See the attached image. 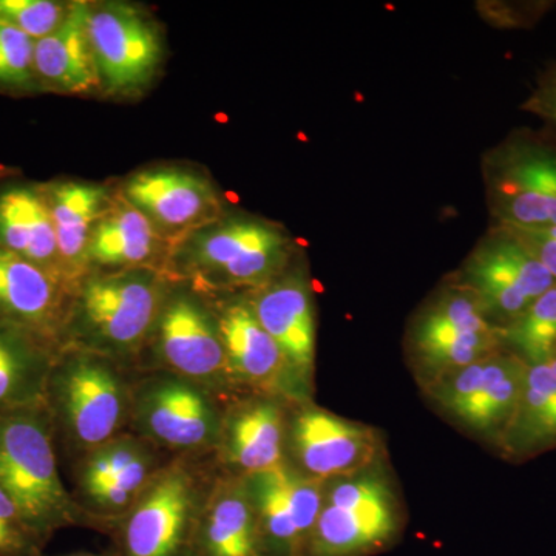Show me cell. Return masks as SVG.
<instances>
[{
  "label": "cell",
  "instance_id": "5",
  "mask_svg": "<svg viewBox=\"0 0 556 556\" xmlns=\"http://www.w3.org/2000/svg\"><path fill=\"white\" fill-rule=\"evenodd\" d=\"M214 456L174 457L109 535L113 556H193L197 527L212 482Z\"/></svg>",
  "mask_w": 556,
  "mask_h": 556
},
{
  "label": "cell",
  "instance_id": "28",
  "mask_svg": "<svg viewBox=\"0 0 556 556\" xmlns=\"http://www.w3.org/2000/svg\"><path fill=\"white\" fill-rule=\"evenodd\" d=\"M58 350L30 332L0 324V417L43 402Z\"/></svg>",
  "mask_w": 556,
  "mask_h": 556
},
{
  "label": "cell",
  "instance_id": "19",
  "mask_svg": "<svg viewBox=\"0 0 556 556\" xmlns=\"http://www.w3.org/2000/svg\"><path fill=\"white\" fill-rule=\"evenodd\" d=\"M118 193L174 247L226 214L225 201L214 182L186 167L139 170L123 182Z\"/></svg>",
  "mask_w": 556,
  "mask_h": 556
},
{
  "label": "cell",
  "instance_id": "9",
  "mask_svg": "<svg viewBox=\"0 0 556 556\" xmlns=\"http://www.w3.org/2000/svg\"><path fill=\"white\" fill-rule=\"evenodd\" d=\"M501 350L503 336L489 324L475 295L445 278L413 314L405 334L420 387Z\"/></svg>",
  "mask_w": 556,
  "mask_h": 556
},
{
  "label": "cell",
  "instance_id": "12",
  "mask_svg": "<svg viewBox=\"0 0 556 556\" xmlns=\"http://www.w3.org/2000/svg\"><path fill=\"white\" fill-rule=\"evenodd\" d=\"M526 369L521 357L501 350L439 376L422 391L445 419L497 452L517 412Z\"/></svg>",
  "mask_w": 556,
  "mask_h": 556
},
{
  "label": "cell",
  "instance_id": "36",
  "mask_svg": "<svg viewBox=\"0 0 556 556\" xmlns=\"http://www.w3.org/2000/svg\"><path fill=\"white\" fill-rule=\"evenodd\" d=\"M62 556H113L112 552L110 554H68V555H62Z\"/></svg>",
  "mask_w": 556,
  "mask_h": 556
},
{
  "label": "cell",
  "instance_id": "34",
  "mask_svg": "<svg viewBox=\"0 0 556 556\" xmlns=\"http://www.w3.org/2000/svg\"><path fill=\"white\" fill-rule=\"evenodd\" d=\"M521 110L543 121L556 137V60L538 73L535 86L522 101Z\"/></svg>",
  "mask_w": 556,
  "mask_h": 556
},
{
  "label": "cell",
  "instance_id": "16",
  "mask_svg": "<svg viewBox=\"0 0 556 556\" xmlns=\"http://www.w3.org/2000/svg\"><path fill=\"white\" fill-rule=\"evenodd\" d=\"M241 479L254 510L262 556H308L325 481L305 477L288 463Z\"/></svg>",
  "mask_w": 556,
  "mask_h": 556
},
{
  "label": "cell",
  "instance_id": "21",
  "mask_svg": "<svg viewBox=\"0 0 556 556\" xmlns=\"http://www.w3.org/2000/svg\"><path fill=\"white\" fill-rule=\"evenodd\" d=\"M72 292L38 268L0 248V324L61 348Z\"/></svg>",
  "mask_w": 556,
  "mask_h": 556
},
{
  "label": "cell",
  "instance_id": "7",
  "mask_svg": "<svg viewBox=\"0 0 556 556\" xmlns=\"http://www.w3.org/2000/svg\"><path fill=\"white\" fill-rule=\"evenodd\" d=\"M405 515L382 463L325 481L308 556H371L393 546Z\"/></svg>",
  "mask_w": 556,
  "mask_h": 556
},
{
  "label": "cell",
  "instance_id": "10",
  "mask_svg": "<svg viewBox=\"0 0 556 556\" xmlns=\"http://www.w3.org/2000/svg\"><path fill=\"white\" fill-rule=\"evenodd\" d=\"M137 371H167L206 387L229 401L233 394L215 311L206 295L170 281L159 321Z\"/></svg>",
  "mask_w": 556,
  "mask_h": 556
},
{
  "label": "cell",
  "instance_id": "15",
  "mask_svg": "<svg viewBox=\"0 0 556 556\" xmlns=\"http://www.w3.org/2000/svg\"><path fill=\"white\" fill-rule=\"evenodd\" d=\"M87 25L104 93H139L156 78L164 43L148 13L124 3H89Z\"/></svg>",
  "mask_w": 556,
  "mask_h": 556
},
{
  "label": "cell",
  "instance_id": "22",
  "mask_svg": "<svg viewBox=\"0 0 556 556\" xmlns=\"http://www.w3.org/2000/svg\"><path fill=\"white\" fill-rule=\"evenodd\" d=\"M172 249L174 243L116 193L113 206L91 230L87 268L89 273L153 269L166 274Z\"/></svg>",
  "mask_w": 556,
  "mask_h": 556
},
{
  "label": "cell",
  "instance_id": "26",
  "mask_svg": "<svg viewBox=\"0 0 556 556\" xmlns=\"http://www.w3.org/2000/svg\"><path fill=\"white\" fill-rule=\"evenodd\" d=\"M193 556H262L243 479L218 470L201 508Z\"/></svg>",
  "mask_w": 556,
  "mask_h": 556
},
{
  "label": "cell",
  "instance_id": "14",
  "mask_svg": "<svg viewBox=\"0 0 556 556\" xmlns=\"http://www.w3.org/2000/svg\"><path fill=\"white\" fill-rule=\"evenodd\" d=\"M285 456L299 473L328 481L382 463L383 441L375 427L336 415L314 401L291 402Z\"/></svg>",
  "mask_w": 556,
  "mask_h": 556
},
{
  "label": "cell",
  "instance_id": "4",
  "mask_svg": "<svg viewBox=\"0 0 556 556\" xmlns=\"http://www.w3.org/2000/svg\"><path fill=\"white\" fill-rule=\"evenodd\" d=\"M0 486L47 544L58 530L86 526L58 470V445L46 404L0 417Z\"/></svg>",
  "mask_w": 556,
  "mask_h": 556
},
{
  "label": "cell",
  "instance_id": "29",
  "mask_svg": "<svg viewBox=\"0 0 556 556\" xmlns=\"http://www.w3.org/2000/svg\"><path fill=\"white\" fill-rule=\"evenodd\" d=\"M504 350L526 364L556 356V285L544 292L510 327L501 331Z\"/></svg>",
  "mask_w": 556,
  "mask_h": 556
},
{
  "label": "cell",
  "instance_id": "23",
  "mask_svg": "<svg viewBox=\"0 0 556 556\" xmlns=\"http://www.w3.org/2000/svg\"><path fill=\"white\" fill-rule=\"evenodd\" d=\"M87 14L89 3L73 2L60 27L36 40L35 73L42 89L67 94L102 91Z\"/></svg>",
  "mask_w": 556,
  "mask_h": 556
},
{
  "label": "cell",
  "instance_id": "25",
  "mask_svg": "<svg viewBox=\"0 0 556 556\" xmlns=\"http://www.w3.org/2000/svg\"><path fill=\"white\" fill-rule=\"evenodd\" d=\"M42 189L62 263L75 291L79 281L89 274L87 247L91 230L113 206L116 193L86 181L54 182Z\"/></svg>",
  "mask_w": 556,
  "mask_h": 556
},
{
  "label": "cell",
  "instance_id": "2",
  "mask_svg": "<svg viewBox=\"0 0 556 556\" xmlns=\"http://www.w3.org/2000/svg\"><path fill=\"white\" fill-rule=\"evenodd\" d=\"M135 376L101 354L76 346L58 350L43 404L58 448L72 463L129 431Z\"/></svg>",
  "mask_w": 556,
  "mask_h": 556
},
{
  "label": "cell",
  "instance_id": "32",
  "mask_svg": "<svg viewBox=\"0 0 556 556\" xmlns=\"http://www.w3.org/2000/svg\"><path fill=\"white\" fill-rule=\"evenodd\" d=\"M46 546L0 486V556H42Z\"/></svg>",
  "mask_w": 556,
  "mask_h": 556
},
{
  "label": "cell",
  "instance_id": "11",
  "mask_svg": "<svg viewBox=\"0 0 556 556\" xmlns=\"http://www.w3.org/2000/svg\"><path fill=\"white\" fill-rule=\"evenodd\" d=\"M445 280L475 295L500 331L517 321L556 280L526 244L503 226H490Z\"/></svg>",
  "mask_w": 556,
  "mask_h": 556
},
{
  "label": "cell",
  "instance_id": "35",
  "mask_svg": "<svg viewBox=\"0 0 556 556\" xmlns=\"http://www.w3.org/2000/svg\"><path fill=\"white\" fill-rule=\"evenodd\" d=\"M510 230L556 280V228Z\"/></svg>",
  "mask_w": 556,
  "mask_h": 556
},
{
  "label": "cell",
  "instance_id": "13",
  "mask_svg": "<svg viewBox=\"0 0 556 556\" xmlns=\"http://www.w3.org/2000/svg\"><path fill=\"white\" fill-rule=\"evenodd\" d=\"M174 457L127 433L72 463L73 500L86 527L110 532Z\"/></svg>",
  "mask_w": 556,
  "mask_h": 556
},
{
  "label": "cell",
  "instance_id": "33",
  "mask_svg": "<svg viewBox=\"0 0 556 556\" xmlns=\"http://www.w3.org/2000/svg\"><path fill=\"white\" fill-rule=\"evenodd\" d=\"M555 2H478L482 20L496 28L525 30L535 27L538 22L554 9Z\"/></svg>",
  "mask_w": 556,
  "mask_h": 556
},
{
  "label": "cell",
  "instance_id": "8",
  "mask_svg": "<svg viewBox=\"0 0 556 556\" xmlns=\"http://www.w3.org/2000/svg\"><path fill=\"white\" fill-rule=\"evenodd\" d=\"M226 402L181 376L137 371L129 431L170 457L214 456Z\"/></svg>",
  "mask_w": 556,
  "mask_h": 556
},
{
  "label": "cell",
  "instance_id": "24",
  "mask_svg": "<svg viewBox=\"0 0 556 556\" xmlns=\"http://www.w3.org/2000/svg\"><path fill=\"white\" fill-rule=\"evenodd\" d=\"M0 248L46 270L73 294L42 188L14 185L0 190Z\"/></svg>",
  "mask_w": 556,
  "mask_h": 556
},
{
  "label": "cell",
  "instance_id": "31",
  "mask_svg": "<svg viewBox=\"0 0 556 556\" xmlns=\"http://www.w3.org/2000/svg\"><path fill=\"white\" fill-rule=\"evenodd\" d=\"M35 46L30 36L0 24V89L25 91L38 84Z\"/></svg>",
  "mask_w": 556,
  "mask_h": 556
},
{
  "label": "cell",
  "instance_id": "18",
  "mask_svg": "<svg viewBox=\"0 0 556 556\" xmlns=\"http://www.w3.org/2000/svg\"><path fill=\"white\" fill-rule=\"evenodd\" d=\"M287 361L302 401H313L317 318L308 266L302 255L266 287L244 292Z\"/></svg>",
  "mask_w": 556,
  "mask_h": 556
},
{
  "label": "cell",
  "instance_id": "20",
  "mask_svg": "<svg viewBox=\"0 0 556 556\" xmlns=\"http://www.w3.org/2000/svg\"><path fill=\"white\" fill-rule=\"evenodd\" d=\"M291 402L268 394H237L226 402L214 459L219 470L243 478L287 463Z\"/></svg>",
  "mask_w": 556,
  "mask_h": 556
},
{
  "label": "cell",
  "instance_id": "17",
  "mask_svg": "<svg viewBox=\"0 0 556 556\" xmlns=\"http://www.w3.org/2000/svg\"><path fill=\"white\" fill-rule=\"evenodd\" d=\"M204 295L217 317L233 394H268L289 402H305L295 390L280 348L260 324L248 295Z\"/></svg>",
  "mask_w": 556,
  "mask_h": 556
},
{
  "label": "cell",
  "instance_id": "3",
  "mask_svg": "<svg viewBox=\"0 0 556 556\" xmlns=\"http://www.w3.org/2000/svg\"><path fill=\"white\" fill-rule=\"evenodd\" d=\"M170 278L160 270L89 273L73 291L61 346H76L137 371Z\"/></svg>",
  "mask_w": 556,
  "mask_h": 556
},
{
  "label": "cell",
  "instance_id": "27",
  "mask_svg": "<svg viewBox=\"0 0 556 556\" xmlns=\"http://www.w3.org/2000/svg\"><path fill=\"white\" fill-rule=\"evenodd\" d=\"M556 450V356L527 364L517 412L500 453L519 464Z\"/></svg>",
  "mask_w": 556,
  "mask_h": 556
},
{
  "label": "cell",
  "instance_id": "1",
  "mask_svg": "<svg viewBox=\"0 0 556 556\" xmlns=\"http://www.w3.org/2000/svg\"><path fill=\"white\" fill-rule=\"evenodd\" d=\"M300 257L285 226L257 215L225 214L175 243L166 276L203 294L251 292Z\"/></svg>",
  "mask_w": 556,
  "mask_h": 556
},
{
  "label": "cell",
  "instance_id": "30",
  "mask_svg": "<svg viewBox=\"0 0 556 556\" xmlns=\"http://www.w3.org/2000/svg\"><path fill=\"white\" fill-rule=\"evenodd\" d=\"M70 7L54 0H0V24L38 40L60 27Z\"/></svg>",
  "mask_w": 556,
  "mask_h": 556
},
{
  "label": "cell",
  "instance_id": "6",
  "mask_svg": "<svg viewBox=\"0 0 556 556\" xmlns=\"http://www.w3.org/2000/svg\"><path fill=\"white\" fill-rule=\"evenodd\" d=\"M492 225L507 229L556 228V137L515 129L481 156Z\"/></svg>",
  "mask_w": 556,
  "mask_h": 556
}]
</instances>
